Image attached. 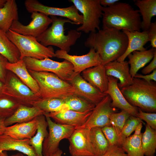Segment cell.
<instances>
[{"label":"cell","mask_w":156,"mask_h":156,"mask_svg":"<svg viewBox=\"0 0 156 156\" xmlns=\"http://www.w3.org/2000/svg\"><path fill=\"white\" fill-rule=\"evenodd\" d=\"M128 44L126 34L114 28H102L90 32L84 43L86 47L92 48L98 53L103 65L117 60L123 55Z\"/></svg>","instance_id":"obj_1"},{"label":"cell","mask_w":156,"mask_h":156,"mask_svg":"<svg viewBox=\"0 0 156 156\" xmlns=\"http://www.w3.org/2000/svg\"><path fill=\"white\" fill-rule=\"evenodd\" d=\"M102 11V28L140 31L139 11L129 3L118 1L110 7H103Z\"/></svg>","instance_id":"obj_2"},{"label":"cell","mask_w":156,"mask_h":156,"mask_svg":"<svg viewBox=\"0 0 156 156\" xmlns=\"http://www.w3.org/2000/svg\"><path fill=\"white\" fill-rule=\"evenodd\" d=\"M50 18L52 20L51 26L36 38L37 40L45 47L56 46L59 48L60 50L68 53L70 47L74 45L81 36V32L70 29L68 31L67 34L65 35L64 27L65 23L77 24L66 18L54 16H50Z\"/></svg>","instance_id":"obj_3"},{"label":"cell","mask_w":156,"mask_h":156,"mask_svg":"<svg viewBox=\"0 0 156 156\" xmlns=\"http://www.w3.org/2000/svg\"><path fill=\"white\" fill-rule=\"evenodd\" d=\"M124 96L132 106L148 113L156 112V84L134 77L133 83L120 90Z\"/></svg>","instance_id":"obj_4"},{"label":"cell","mask_w":156,"mask_h":156,"mask_svg":"<svg viewBox=\"0 0 156 156\" xmlns=\"http://www.w3.org/2000/svg\"><path fill=\"white\" fill-rule=\"evenodd\" d=\"M28 71L38 84L41 98L64 99L74 94L72 85L54 74L47 72Z\"/></svg>","instance_id":"obj_5"},{"label":"cell","mask_w":156,"mask_h":156,"mask_svg":"<svg viewBox=\"0 0 156 156\" xmlns=\"http://www.w3.org/2000/svg\"><path fill=\"white\" fill-rule=\"evenodd\" d=\"M10 40L16 46L20 53V60L30 57L42 60L55 57L52 47H45L38 42L36 38L20 34L9 29L6 33Z\"/></svg>","instance_id":"obj_6"},{"label":"cell","mask_w":156,"mask_h":156,"mask_svg":"<svg viewBox=\"0 0 156 156\" xmlns=\"http://www.w3.org/2000/svg\"><path fill=\"white\" fill-rule=\"evenodd\" d=\"M82 14L83 23L76 30L86 34L100 29V18L102 16L103 7L100 0H70Z\"/></svg>","instance_id":"obj_7"},{"label":"cell","mask_w":156,"mask_h":156,"mask_svg":"<svg viewBox=\"0 0 156 156\" xmlns=\"http://www.w3.org/2000/svg\"><path fill=\"white\" fill-rule=\"evenodd\" d=\"M4 83L2 93L12 97L20 105L32 106L41 98L10 71L7 70Z\"/></svg>","instance_id":"obj_8"},{"label":"cell","mask_w":156,"mask_h":156,"mask_svg":"<svg viewBox=\"0 0 156 156\" xmlns=\"http://www.w3.org/2000/svg\"><path fill=\"white\" fill-rule=\"evenodd\" d=\"M23 59L28 70L36 72L51 73L67 82L74 73L73 65L66 60L62 62H58L49 58L38 60L30 57H25Z\"/></svg>","instance_id":"obj_9"},{"label":"cell","mask_w":156,"mask_h":156,"mask_svg":"<svg viewBox=\"0 0 156 156\" xmlns=\"http://www.w3.org/2000/svg\"><path fill=\"white\" fill-rule=\"evenodd\" d=\"M45 116L49 131L43 144L42 154L43 156H48L57 151L60 141L64 139H68L75 128L71 126L57 123L53 121L49 117Z\"/></svg>","instance_id":"obj_10"},{"label":"cell","mask_w":156,"mask_h":156,"mask_svg":"<svg viewBox=\"0 0 156 156\" xmlns=\"http://www.w3.org/2000/svg\"><path fill=\"white\" fill-rule=\"evenodd\" d=\"M27 11L31 13L38 12L47 16H59L66 18L77 25H82L83 17L75 6L73 5L64 8L50 7L44 5L36 0H26L24 3Z\"/></svg>","instance_id":"obj_11"},{"label":"cell","mask_w":156,"mask_h":156,"mask_svg":"<svg viewBox=\"0 0 156 156\" xmlns=\"http://www.w3.org/2000/svg\"><path fill=\"white\" fill-rule=\"evenodd\" d=\"M31 21L24 25L18 20L14 21L10 28L12 31L23 35L37 38L42 34L52 22L51 18L42 13L34 12L31 13Z\"/></svg>","instance_id":"obj_12"},{"label":"cell","mask_w":156,"mask_h":156,"mask_svg":"<svg viewBox=\"0 0 156 156\" xmlns=\"http://www.w3.org/2000/svg\"><path fill=\"white\" fill-rule=\"evenodd\" d=\"M112 100L107 94L95 106L92 113L85 123L75 129L82 128L89 129L94 127L101 128L110 126L109 117L111 114L116 112L117 109L111 105Z\"/></svg>","instance_id":"obj_13"},{"label":"cell","mask_w":156,"mask_h":156,"mask_svg":"<svg viewBox=\"0 0 156 156\" xmlns=\"http://www.w3.org/2000/svg\"><path fill=\"white\" fill-rule=\"evenodd\" d=\"M55 53V57L70 62L75 73H80L87 69L102 64L99 53L92 48H90L88 53L82 55H70L66 52L60 50H57Z\"/></svg>","instance_id":"obj_14"},{"label":"cell","mask_w":156,"mask_h":156,"mask_svg":"<svg viewBox=\"0 0 156 156\" xmlns=\"http://www.w3.org/2000/svg\"><path fill=\"white\" fill-rule=\"evenodd\" d=\"M68 139L71 156H95L91 144L90 129H75Z\"/></svg>","instance_id":"obj_15"},{"label":"cell","mask_w":156,"mask_h":156,"mask_svg":"<svg viewBox=\"0 0 156 156\" xmlns=\"http://www.w3.org/2000/svg\"><path fill=\"white\" fill-rule=\"evenodd\" d=\"M68 82L73 87L74 94L86 99L95 106L107 95L92 86L83 78L80 73L74 72Z\"/></svg>","instance_id":"obj_16"},{"label":"cell","mask_w":156,"mask_h":156,"mask_svg":"<svg viewBox=\"0 0 156 156\" xmlns=\"http://www.w3.org/2000/svg\"><path fill=\"white\" fill-rule=\"evenodd\" d=\"M108 88L105 93L110 97L112 107L125 110L135 116L138 113V108L131 105L125 99L118 86V79L112 76H108Z\"/></svg>","instance_id":"obj_17"},{"label":"cell","mask_w":156,"mask_h":156,"mask_svg":"<svg viewBox=\"0 0 156 156\" xmlns=\"http://www.w3.org/2000/svg\"><path fill=\"white\" fill-rule=\"evenodd\" d=\"M92 111L80 112L68 109L62 111L45 114L53 119L55 122L73 126L75 128L83 125L92 113Z\"/></svg>","instance_id":"obj_18"},{"label":"cell","mask_w":156,"mask_h":156,"mask_svg":"<svg viewBox=\"0 0 156 156\" xmlns=\"http://www.w3.org/2000/svg\"><path fill=\"white\" fill-rule=\"evenodd\" d=\"M107 76H112L119 81L118 85L120 89L129 86L133 83V78L129 73L128 61L118 62L116 60L109 62L104 65Z\"/></svg>","instance_id":"obj_19"},{"label":"cell","mask_w":156,"mask_h":156,"mask_svg":"<svg viewBox=\"0 0 156 156\" xmlns=\"http://www.w3.org/2000/svg\"><path fill=\"white\" fill-rule=\"evenodd\" d=\"M82 76L101 92L105 93L107 90L108 80L104 65L101 64L87 69L82 72Z\"/></svg>","instance_id":"obj_20"},{"label":"cell","mask_w":156,"mask_h":156,"mask_svg":"<svg viewBox=\"0 0 156 156\" xmlns=\"http://www.w3.org/2000/svg\"><path fill=\"white\" fill-rule=\"evenodd\" d=\"M29 140L17 139L3 134L0 135V152L16 151L27 156H37Z\"/></svg>","instance_id":"obj_21"},{"label":"cell","mask_w":156,"mask_h":156,"mask_svg":"<svg viewBox=\"0 0 156 156\" xmlns=\"http://www.w3.org/2000/svg\"><path fill=\"white\" fill-rule=\"evenodd\" d=\"M36 117L28 122L6 127L4 134L17 139H30L37 131L38 122Z\"/></svg>","instance_id":"obj_22"},{"label":"cell","mask_w":156,"mask_h":156,"mask_svg":"<svg viewBox=\"0 0 156 156\" xmlns=\"http://www.w3.org/2000/svg\"><path fill=\"white\" fill-rule=\"evenodd\" d=\"M127 37L128 44L127 49L121 56L116 60L118 62L125 60L127 56L135 51H142L147 50L144 47L145 44L148 41V31L142 32L135 31L130 32L126 30H122Z\"/></svg>","instance_id":"obj_23"},{"label":"cell","mask_w":156,"mask_h":156,"mask_svg":"<svg viewBox=\"0 0 156 156\" xmlns=\"http://www.w3.org/2000/svg\"><path fill=\"white\" fill-rule=\"evenodd\" d=\"M6 68L7 70L14 74L34 93L40 96L38 84L29 73L23 59L20 60L13 63L8 62L6 65Z\"/></svg>","instance_id":"obj_24"},{"label":"cell","mask_w":156,"mask_h":156,"mask_svg":"<svg viewBox=\"0 0 156 156\" xmlns=\"http://www.w3.org/2000/svg\"><path fill=\"white\" fill-rule=\"evenodd\" d=\"M44 114L43 111L36 107L20 105L13 114L5 119L4 124L6 127L14 123L28 122Z\"/></svg>","instance_id":"obj_25"},{"label":"cell","mask_w":156,"mask_h":156,"mask_svg":"<svg viewBox=\"0 0 156 156\" xmlns=\"http://www.w3.org/2000/svg\"><path fill=\"white\" fill-rule=\"evenodd\" d=\"M156 53V49L151 48L144 51H135L127 56L130 67L129 73L133 78L138 71L152 60Z\"/></svg>","instance_id":"obj_26"},{"label":"cell","mask_w":156,"mask_h":156,"mask_svg":"<svg viewBox=\"0 0 156 156\" xmlns=\"http://www.w3.org/2000/svg\"><path fill=\"white\" fill-rule=\"evenodd\" d=\"M17 5L15 0H7L4 6L0 8V29L7 32L13 22L18 20Z\"/></svg>","instance_id":"obj_27"},{"label":"cell","mask_w":156,"mask_h":156,"mask_svg":"<svg viewBox=\"0 0 156 156\" xmlns=\"http://www.w3.org/2000/svg\"><path fill=\"white\" fill-rule=\"evenodd\" d=\"M134 1L142 16L141 29L143 31H148L152 23V18L156 15V0H136Z\"/></svg>","instance_id":"obj_28"},{"label":"cell","mask_w":156,"mask_h":156,"mask_svg":"<svg viewBox=\"0 0 156 156\" xmlns=\"http://www.w3.org/2000/svg\"><path fill=\"white\" fill-rule=\"evenodd\" d=\"M38 124L36 133L29 140L30 144L34 148L37 156H43L42 154L43 144L45 138L47 136L48 124L44 114L37 117Z\"/></svg>","instance_id":"obj_29"},{"label":"cell","mask_w":156,"mask_h":156,"mask_svg":"<svg viewBox=\"0 0 156 156\" xmlns=\"http://www.w3.org/2000/svg\"><path fill=\"white\" fill-rule=\"evenodd\" d=\"M0 54L11 63L20 60V53L16 46L10 40L6 33L0 29Z\"/></svg>","instance_id":"obj_30"},{"label":"cell","mask_w":156,"mask_h":156,"mask_svg":"<svg viewBox=\"0 0 156 156\" xmlns=\"http://www.w3.org/2000/svg\"><path fill=\"white\" fill-rule=\"evenodd\" d=\"M91 144L95 156H102L107 151L109 144L101 128L94 127L90 129Z\"/></svg>","instance_id":"obj_31"},{"label":"cell","mask_w":156,"mask_h":156,"mask_svg":"<svg viewBox=\"0 0 156 156\" xmlns=\"http://www.w3.org/2000/svg\"><path fill=\"white\" fill-rule=\"evenodd\" d=\"M33 106L38 107L44 114L68 109L64 99L58 98H41L35 102Z\"/></svg>","instance_id":"obj_32"},{"label":"cell","mask_w":156,"mask_h":156,"mask_svg":"<svg viewBox=\"0 0 156 156\" xmlns=\"http://www.w3.org/2000/svg\"><path fill=\"white\" fill-rule=\"evenodd\" d=\"M142 133L130 135L122 142L121 147L128 156H144L142 144Z\"/></svg>","instance_id":"obj_33"},{"label":"cell","mask_w":156,"mask_h":156,"mask_svg":"<svg viewBox=\"0 0 156 156\" xmlns=\"http://www.w3.org/2000/svg\"><path fill=\"white\" fill-rule=\"evenodd\" d=\"M142 133V144L144 155L155 156L156 151V130L146 124Z\"/></svg>","instance_id":"obj_34"},{"label":"cell","mask_w":156,"mask_h":156,"mask_svg":"<svg viewBox=\"0 0 156 156\" xmlns=\"http://www.w3.org/2000/svg\"><path fill=\"white\" fill-rule=\"evenodd\" d=\"M64 99L68 109L77 112L91 111L95 106L86 99L75 94L68 96Z\"/></svg>","instance_id":"obj_35"},{"label":"cell","mask_w":156,"mask_h":156,"mask_svg":"<svg viewBox=\"0 0 156 156\" xmlns=\"http://www.w3.org/2000/svg\"><path fill=\"white\" fill-rule=\"evenodd\" d=\"M20 105L12 97L0 94V116L6 118L12 116Z\"/></svg>","instance_id":"obj_36"},{"label":"cell","mask_w":156,"mask_h":156,"mask_svg":"<svg viewBox=\"0 0 156 156\" xmlns=\"http://www.w3.org/2000/svg\"><path fill=\"white\" fill-rule=\"evenodd\" d=\"M141 122H143L142 120L138 117L132 115L129 116L125 123L119 135V144L120 146L124 140L130 135L134 131L137 126Z\"/></svg>","instance_id":"obj_37"},{"label":"cell","mask_w":156,"mask_h":156,"mask_svg":"<svg viewBox=\"0 0 156 156\" xmlns=\"http://www.w3.org/2000/svg\"><path fill=\"white\" fill-rule=\"evenodd\" d=\"M131 115L128 112L124 110L111 114L109 117L110 125L114 128L119 137L125 123Z\"/></svg>","instance_id":"obj_38"},{"label":"cell","mask_w":156,"mask_h":156,"mask_svg":"<svg viewBox=\"0 0 156 156\" xmlns=\"http://www.w3.org/2000/svg\"><path fill=\"white\" fill-rule=\"evenodd\" d=\"M101 129L109 146H120L119 136L113 127L111 125L106 126L101 128Z\"/></svg>","instance_id":"obj_39"},{"label":"cell","mask_w":156,"mask_h":156,"mask_svg":"<svg viewBox=\"0 0 156 156\" xmlns=\"http://www.w3.org/2000/svg\"><path fill=\"white\" fill-rule=\"evenodd\" d=\"M146 122V124L156 130V113H148L142 111L138 108V112L135 116Z\"/></svg>","instance_id":"obj_40"},{"label":"cell","mask_w":156,"mask_h":156,"mask_svg":"<svg viewBox=\"0 0 156 156\" xmlns=\"http://www.w3.org/2000/svg\"><path fill=\"white\" fill-rule=\"evenodd\" d=\"M102 156H128L122 147L119 145L109 146L106 152Z\"/></svg>","instance_id":"obj_41"},{"label":"cell","mask_w":156,"mask_h":156,"mask_svg":"<svg viewBox=\"0 0 156 156\" xmlns=\"http://www.w3.org/2000/svg\"><path fill=\"white\" fill-rule=\"evenodd\" d=\"M149 41L152 48L156 49V22H152L148 31Z\"/></svg>","instance_id":"obj_42"},{"label":"cell","mask_w":156,"mask_h":156,"mask_svg":"<svg viewBox=\"0 0 156 156\" xmlns=\"http://www.w3.org/2000/svg\"><path fill=\"white\" fill-rule=\"evenodd\" d=\"M8 62L3 56L0 54V81L5 83L7 71L6 65Z\"/></svg>","instance_id":"obj_43"},{"label":"cell","mask_w":156,"mask_h":156,"mask_svg":"<svg viewBox=\"0 0 156 156\" xmlns=\"http://www.w3.org/2000/svg\"><path fill=\"white\" fill-rule=\"evenodd\" d=\"M134 77L144 79L147 82L150 83L151 81H156V69L154 70L151 74L145 75L137 73Z\"/></svg>","instance_id":"obj_44"},{"label":"cell","mask_w":156,"mask_h":156,"mask_svg":"<svg viewBox=\"0 0 156 156\" xmlns=\"http://www.w3.org/2000/svg\"><path fill=\"white\" fill-rule=\"evenodd\" d=\"M152 59L150 63L142 70L141 72L143 74H149L151 72L156 69V53Z\"/></svg>","instance_id":"obj_45"},{"label":"cell","mask_w":156,"mask_h":156,"mask_svg":"<svg viewBox=\"0 0 156 156\" xmlns=\"http://www.w3.org/2000/svg\"><path fill=\"white\" fill-rule=\"evenodd\" d=\"M118 0H100V3L103 7H109L119 1Z\"/></svg>","instance_id":"obj_46"},{"label":"cell","mask_w":156,"mask_h":156,"mask_svg":"<svg viewBox=\"0 0 156 156\" xmlns=\"http://www.w3.org/2000/svg\"><path fill=\"white\" fill-rule=\"evenodd\" d=\"M5 118L0 116V135L4 134L6 127L4 124Z\"/></svg>","instance_id":"obj_47"},{"label":"cell","mask_w":156,"mask_h":156,"mask_svg":"<svg viewBox=\"0 0 156 156\" xmlns=\"http://www.w3.org/2000/svg\"><path fill=\"white\" fill-rule=\"evenodd\" d=\"M142 122H140L136 127L134 131V134L135 135H139L141 134V130L142 127Z\"/></svg>","instance_id":"obj_48"},{"label":"cell","mask_w":156,"mask_h":156,"mask_svg":"<svg viewBox=\"0 0 156 156\" xmlns=\"http://www.w3.org/2000/svg\"><path fill=\"white\" fill-rule=\"evenodd\" d=\"M0 156H24L22 153H18L9 156L8 154L7 151L0 152Z\"/></svg>","instance_id":"obj_49"},{"label":"cell","mask_w":156,"mask_h":156,"mask_svg":"<svg viewBox=\"0 0 156 156\" xmlns=\"http://www.w3.org/2000/svg\"><path fill=\"white\" fill-rule=\"evenodd\" d=\"M62 153V151L59 148L55 153L48 156H61Z\"/></svg>","instance_id":"obj_50"},{"label":"cell","mask_w":156,"mask_h":156,"mask_svg":"<svg viewBox=\"0 0 156 156\" xmlns=\"http://www.w3.org/2000/svg\"><path fill=\"white\" fill-rule=\"evenodd\" d=\"M4 83L0 81V94L2 93Z\"/></svg>","instance_id":"obj_51"},{"label":"cell","mask_w":156,"mask_h":156,"mask_svg":"<svg viewBox=\"0 0 156 156\" xmlns=\"http://www.w3.org/2000/svg\"><path fill=\"white\" fill-rule=\"evenodd\" d=\"M6 1L7 0H0V8L4 6Z\"/></svg>","instance_id":"obj_52"}]
</instances>
